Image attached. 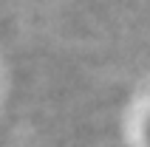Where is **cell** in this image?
<instances>
[{"label": "cell", "mask_w": 150, "mask_h": 147, "mask_svg": "<svg viewBox=\"0 0 150 147\" xmlns=\"http://www.w3.org/2000/svg\"><path fill=\"white\" fill-rule=\"evenodd\" d=\"M147 141H150V122H147Z\"/></svg>", "instance_id": "cell-1"}]
</instances>
